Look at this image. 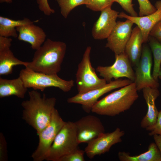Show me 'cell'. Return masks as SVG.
I'll list each match as a JSON object with an SVG mask.
<instances>
[{"label":"cell","instance_id":"obj_21","mask_svg":"<svg viewBox=\"0 0 161 161\" xmlns=\"http://www.w3.org/2000/svg\"><path fill=\"white\" fill-rule=\"evenodd\" d=\"M118 156L121 161H161L160 152L154 142L149 144L146 151L139 155L131 156L128 153L119 151Z\"/></svg>","mask_w":161,"mask_h":161},{"label":"cell","instance_id":"obj_4","mask_svg":"<svg viewBox=\"0 0 161 161\" xmlns=\"http://www.w3.org/2000/svg\"><path fill=\"white\" fill-rule=\"evenodd\" d=\"M79 144L74 122H65L55 137L45 160L59 161L62 157L78 149Z\"/></svg>","mask_w":161,"mask_h":161},{"label":"cell","instance_id":"obj_34","mask_svg":"<svg viewBox=\"0 0 161 161\" xmlns=\"http://www.w3.org/2000/svg\"><path fill=\"white\" fill-rule=\"evenodd\" d=\"M12 0H0V3L5 2L10 4L12 2Z\"/></svg>","mask_w":161,"mask_h":161},{"label":"cell","instance_id":"obj_25","mask_svg":"<svg viewBox=\"0 0 161 161\" xmlns=\"http://www.w3.org/2000/svg\"><path fill=\"white\" fill-rule=\"evenodd\" d=\"M114 2L112 0H86V7L95 11H101L104 9L111 7Z\"/></svg>","mask_w":161,"mask_h":161},{"label":"cell","instance_id":"obj_24","mask_svg":"<svg viewBox=\"0 0 161 161\" xmlns=\"http://www.w3.org/2000/svg\"><path fill=\"white\" fill-rule=\"evenodd\" d=\"M60 10L61 13L66 18L71 11L77 6L85 4L86 0H55Z\"/></svg>","mask_w":161,"mask_h":161},{"label":"cell","instance_id":"obj_17","mask_svg":"<svg viewBox=\"0 0 161 161\" xmlns=\"http://www.w3.org/2000/svg\"><path fill=\"white\" fill-rule=\"evenodd\" d=\"M16 29L18 33V39L30 44L33 50L39 48L46 40L47 35L44 31L34 23L18 26Z\"/></svg>","mask_w":161,"mask_h":161},{"label":"cell","instance_id":"obj_29","mask_svg":"<svg viewBox=\"0 0 161 161\" xmlns=\"http://www.w3.org/2000/svg\"><path fill=\"white\" fill-rule=\"evenodd\" d=\"M36 2L39 10L46 16H49L55 13V10L50 7L48 0H36Z\"/></svg>","mask_w":161,"mask_h":161},{"label":"cell","instance_id":"obj_1","mask_svg":"<svg viewBox=\"0 0 161 161\" xmlns=\"http://www.w3.org/2000/svg\"><path fill=\"white\" fill-rule=\"evenodd\" d=\"M28 94L29 99L21 104L22 119L38 134L50 123L56 100L54 97H47L45 94L42 97L36 90L29 92Z\"/></svg>","mask_w":161,"mask_h":161},{"label":"cell","instance_id":"obj_2","mask_svg":"<svg viewBox=\"0 0 161 161\" xmlns=\"http://www.w3.org/2000/svg\"><path fill=\"white\" fill-rule=\"evenodd\" d=\"M66 49L65 43L47 38L36 50L32 61L28 62L25 68L48 74H57L61 70Z\"/></svg>","mask_w":161,"mask_h":161},{"label":"cell","instance_id":"obj_31","mask_svg":"<svg viewBox=\"0 0 161 161\" xmlns=\"http://www.w3.org/2000/svg\"><path fill=\"white\" fill-rule=\"evenodd\" d=\"M7 143L3 134H0V161H4L7 160Z\"/></svg>","mask_w":161,"mask_h":161},{"label":"cell","instance_id":"obj_23","mask_svg":"<svg viewBox=\"0 0 161 161\" xmlns=\"http://www.w3.org/2000/svg\"><path fill=\"white\" fill-rule=\"evenodd\" d=\"M148 42L154 57L152 75L155 80L158 81L159 73L161 67V43L150 36L148 37Z\"/></svg>","mask_w":161,"mask_h":161},{"label":"cell","instance_id":"obj_13","mask_svg":"<svg viewBox=\"0 0 161 161\" xmlns=\"http://www.w3.org/2000/svg\"><path fill=\"white\" fill-rule=\"evenodd\" d=\"M134 23L126 19L124 21H118L108 37L106 47L109 48L115 55L125 52L126 44L132 31Z\"/></svg>","mask_w":161,"mask_h":161},{"label":"cell","instance_id":"obj_32","mask_svg":"<svg viewBox=\"0 0 161 161\" xmlns=\"http://www.w3.org/2000/svg\"><path fill=\"white\" fill-rule=\"evenodd\" d=\"M149 36L155 38L161 43V20L153 28Z\"/></svg>","mask_w":161,"mask_h":161},{"label":"cell","instance_id":"obj_12","mask_svg":"<svg viewBox=\"0 0 161 161\" xmlns=\"http://www.w3.org/2000/svg\"><path fill=\"white\" fill-rule=\"evenodd\" d=\"M79 144L87 143L105 132V129L100 119L89 115L74 122Z\"/></svg>","mask_w":161,"mask_h":161},{"label":"cell","instance_id":"obj_7","mask_svg":"<svg viewBox=\"0 0 161 161\" xmlns=\"http://www.w3.org/2000/svg\"><path fill=\"white\" fill-rule=\"evenodd\" d=\"M65 122L60 116L58 110L55 109L50 123L38 134V144L31 156L34 161H42L45 160L55 137Z\"/></svg>","mask_w":161,"mask_h":161},{"label":"cell","instance_id":"obj_11","mask_svg":"<svg viewBox=\"0 0 161 161\" xmlns=\"http://www.w3.org/2000/svg\"><path fill=\"white\" fill-rule=\"evenodd\" d=\"M125 132L117 128L110 133H103L91 140L84 149L85 153L89 159L108 152L113 145L122 141Z\"/></svg>","mask_w":161,"mask_h":161},{"label":"cell","instance_id":"obj_16","mask_svg":"<svg viewBox=\"0 0 161 161\" xmlns=\"http://www.w3.org/2000/svg\"><path fill=\"white\" fill-rule=\"evenodd\" d=\"M12 40L10 38L0 36V75H7L12 73L13 67L23 65L28 62L21 61L14 55L10 49Z\"/></svg>","mask_w":161,"mask_h":161},{"label":"cell","instance_id":"obj_6","mask_svg":"<svg viewBox=\"0 0 161 161\" xmlns=\"http://www.w3.org/2000/svg\"><path fill=\"white\" fill-rule=\"evenodd\" d=\"M91 47L86 49L76 74V83L78 94H83L102 86L107 83L103 78H99L90 61Z\"/></svg>","mask_w":161,"mask_h":161},{"label":"cell","instance_id":"obj_9","mask_svg":"<svg viewBox=\"0 0 161 161\" xmlns=\"http://www.w3.org/2000/svg\"><path fill=\"white\" fill-rule=\"evenodd\" d=\"M100 76L108 83L121 78H126L134 82L135 73L132 65L125 52L115 55V60L111 65L107 66H98L96 69Z\"/></svg>","mask_w":161,"mask_h":161},{"label":"cell","instance_id":"obj_18","mask_svg":"<svg viewBox=\"0 0 161 161\" xmlns=\"http://www.w3.org/2000/svg\"><path fill=\"white\" fill-rule=\"evenodd\" d=\"M142 90L147 106V111L141 121L140 126L146 129L153 125L157 121L159 112L156 106L155 100L160 93L158 88L146 87Z\"/></svg>","mask_w":161,"mask_h":161},{"label":"cell","instance_id":"obj_35","mask_svg":"<svg viewBox=\"0 0 161 161\" xmlns=\"http://www.w3.org/2000/svg\"><path fill=\"white\" fill-rule=\"evenodd\" d=\"M158 78L161 79V67L159 73Z\"/></svg>","mask_w":161,"mask_h":161},{"label":"cell","instance_id":"obj_27","mask_svg":"<svg viewBox=\"0 0 161 161\" xmlns=\"http://www.w3.org/2000/svg\"><path fill=\"white\" fill-rule=\"evenodd\" d=\"M84 150L78 148L71 153L64 156L59 161H84Z\"/></svg>","mask_w":161,"mask_h":161},{"label":"cell","instance_id":"obj_26","mask_svg":"<svg viewBox=\"0 0 161 161\" xmlns=\"http://www.w3.org/2000/svg\"><path fill=\"white\" fill-rule=\"evenodd\" d=\"M139 4V16L147 15L154 13L157 9L149 0H137Z\"/></svg>","mask_w":161,"mask_h":161},{"label":"cell","instance_id":"obj_10","mask_svg":"<svg viewBox=\"0 0 161 161\" xmlns=\"http://www.w3.org/2000/svg\"><path fill=\"white\" fill-rule=\"evenodd\" d=\"M151 51L146 43L143 45L142 54L135 73L134 82L138 91L146 87L158 88L159 84L153 77Z\"/></svg>","mask_w":161,"mask_h":161},{"label":"cell","instance_id":"obj_5","mask_svg":"<svg viewBox=\"0 0 161 161\" xmlns=\"http://www.w3.org/2000/svg\"><path fill=\"white\" fill-rule=\"evenodd\" d=\"M19 76L27 88L44 91L47 88L55 87L64 92L70 91L74 85L72 80H66L60 78L57 74H48L33 71L26 68L21 69Z\"/></svg>","mask_w":161,"mask_h":161},{"label":"cell","instance_id":"obj_20","mask_svg":"<svg viewBox=\"0 0 161 161\" xmlns=\"http://www.w3.org/2000/svg\"><path fill=\"white\" fill-rule=\"evenodd\" d=\"M27 90L21 78L8 80L0 78V97L2 98L15 95L20 98H24Z\"/></svg>","mask_w":161,"mask_h":161},{"label":"cell","instance_id":"obj_14","mask_svg":"<svg viewBox=\"0 0 161 161\" xmlns=\"http://www.w3.org/2000/svg\"><path fill=\"white\" fill-rule=\"evenodd\" d=\"M111 7L102 10L100 16L94 23L92 31L94 39L99 40L107 38L115 27L119 13L112 9Z\"/></svg>","mask_w":161,"mask_h":161},{"label":"cell","instance_id":"obj_8","mask_svg":"<svg viewBox=\"0 0 161 161\" xmlns=\"http://www.w3.org/2000/svg\"><path fill=\"white\" fill-rule=\"evenodd\" d=\"M133 82L129 79H119L106 83L101 87L83 94H78L68 98L69 103L80 104L84 111L87 113L91 112L94 105L98 99L105 94L112 90L128 85Z\"/></svg>","mask_w":161,"mask_h":161},{"label":"cell","instance_id":"obj_33","mask_svg":"<svg viewBox=\"0 0 161 161\" xmlns=\"http://www.w3.org/2000/svg\"><path fill=\"white\" fill-rule=\"evenodd\" d=\"M153 136L155 143L157 146L161 155V135L155 134Z\"/></svg>","mask_w":161,"mask_h":161},{"label":"cell","instance_id":"obj_22","mask_svg":"<svg viewBox=\"0 0 161 161\" xmlns=\"http://www.w3.org/2000/svg\"><path fill=\"white\" fill-rule=\"evenodd\" d=\"M34 22L27 18L22 20H14L0 16V36L7 38H17L18 35L16 29L17 27Z\"/></svg>","mask_w":161,"mask_h":161},{"label":"cell","instance_id":"obj_30","mask_svg":"<svg viewBox=\"0 0 161 161\" xmlns=\"http://www.w3.org/2000/svg\"><path fill=\"white\" fill-rule=\"evenodd\" d=\"M146 129L150 132L148 133L150 136H153L155 134L161 135V110L159 111L156 123Z\"/></svg>","mask_w":161,"mask_h":161},{"label":"cell","instance_id":"obj_15","mask_svg":"<svg viewBox=\"0 0 161 161\" xmlns=\"http://www.w3.org/2000/svg\"><path fill=\"white\" fill-rule=\"evenodd\" d=\"M157 10L154 13L142 16H133L123 12L119 13L118 17L131 21L140 30L143 43L148 42L150 33L156 24L161 20V0L157 1L155 4Z\"/></svg>","mask_w":161,"mask_h":161},{"label":"cell","instance_id":"obj_28","mask_svg":"<svg viewBox=\"0 0 161 161\" xmlns=\"http://www.w3.org/2000/svg\"><path fill=\"white\" fill-rule=\"evenodd\" d=\"M120 4L123 9L128 13L130 16H138L137 13L134 9V5L132 3L133 0H112Z\"/></svg>","mask_w":161,"mask_h":161},{"label":"cell","instance_id":"obj_3","mask_svg":"<svg viewBox=\"0 0 161 161\" xmlns=\"http://www.w3.org/2000/svg\"><path fill=\"white\" fill-rule=\"evenodd\" d=\"M134 82L121 88L98 100L91 112L98 115L114 116L129 109L139 95Z\"/></svg>","mask_w":161,"mask_h":161},{"label":"cell","instance_id":"obj_19","mask_svg":"<svg viewBox=\"0 0 161 161\" xmlns=\"http://www.w3.org/2000/svg\"><path fill=\"white\" fill-rule=\"evenodd\" d=\"M143 43L141 31L136 26L132 30L127 42L125 52L130 60L132 66H136L140 59Z\"/></svg>","mask_w":161,"mask_h":161}]
</instances>
